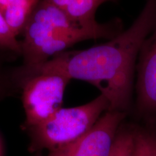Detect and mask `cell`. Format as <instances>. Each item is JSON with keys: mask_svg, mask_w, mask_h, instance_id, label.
I'll list each match as a JSON object with an SVG mask.
<instances>
[{"mask_svg": "<svg viewBox=\"0 0 156 156\" xmlns=\"http://www.w3.org/2000/svg\"><path fill=\"white\" fill-rule=\"evenodd\" d=\"M156 25V0H147L127 30L101 45L62 52L41 64L96 87L108 99V111L125 112L131 103L134 69L140 49Z\"/></svg>", "mask_w": 156, "mask_h": 156, "instance_id": "6da1fadb", "label": "cell"}, {"mask_svg": "<svg viewBox=\"0 0 156 156\" xmlns=\"http://www.w3.org/2000/svg\"><path fill=\"white\" fill-rule=\"evenodd\" d=\"M123 30L120 19L83 25L70 18L64 9L41 0L23 31L21 54L25 68L44 63L76 43L89 39L111 40Z\"/></svg>", "mask_w": 156, "mask_h": 156, "instance_id": "7a4b0ae2", "label": "cell"}, {"mask_svg": "<svg viewBox=\"0 0 156 156\" xmlns=\"http://www.w3.org/2000/svg\"><path fill=\"white\" fill-rule=\"evenodd\" d=\"M109 108L108 99L100 94L82 106L58 109L47 120L29 129V150L49 152L79 140L93 127Z\"/></svg>", "mask_w": 156, "mask_h": 156, "instance_id": "3957f363", "label": "cell"}, {"mask_svg": "<svg viewBox=\"0 0 156 156\" xmlns=\"http://www.w3.org/2000/svg\"><path fill=\"white\" fill-rule=\"evenodd\" d=\"M22 101L28 129L41 124L62 108L64 92L71 80L59 71H23Z\"/></svg>", "mask_w": 156, "mask_h": 156, "instance_id": "277c9868", "label": "cell"}, {"mask_svg": "<svg viewBox=\"0 0 156 156\" xmlns=\"http://www.w3.org/2000/svg\"><path fill=\"white\" fill-rule=\"evenodd\" d=\"M125 116L126 112L107 111L81 138L46 156H108Z\"/></svg>", "mask_w": 156, "mask_h": 156, "instance_id": "5b68a950", "label": "cell"}, {"mask_svg": "<svg viewBox=\"0 0 156 156\" xmlns=\"http://www.w3.org/2000/svg\"><path fill=\"white\" fill-rule=\"evenodd\" d=\"M137 69V104L147 112H156V25L142 44Z\"/></svg>", "mask_w": 156, "mask_h": 156, "instance_id": "8992f818", "label": "cell"}, {"mask_svg": "<svg viewBox=\"0 0 156 156\" xmlns=\"http://www.w3.org/2000/svg\"><path fill=\"white\" fill-rule=\"evenodd\" d=\"M41 0H0V11L14 34L23 33L27 22Z\"/></svg>", "mask_w": 156, "mask_h": 156, "instance_id": "52a82bcc", "label": "cell"}, {"mask_svg": "<svg viewBox=\"0 0 156 156\" xmlns=\"http://www.w3.org/2000/svg\"><path fill=\"white\" fill-rule=\"evenodd\" d=\"M130 156H156V133L134 131L133 145Z\"/></svg>", "mask_w": 156, "mask_h": 156, "instance_id": "ba28073f", "label": "cell"}, {"mask_svg": "<svg viewBox=\"0 0 156 156\" xmlns=\"http://www.w3.org/2000/svg\"><path fill=\"white\" fill-rule=\"evenodd\" d=\"M17 37L0 11V50L21 54V43Z\"/></svg>", "mask_w": 156, "mask_h": 156, "instance_id": "9c48e42d", "label": "cell"}, {"mask_svg": "<svg viewBox=\"0 0 156 156\" xmlns=\"http://www.w3.org/2000/svg\"><path fill=\"white\" fill-rule=\"evenodd\" d=\"M134 131L119 129L108 156H130L133 145Z\"/></svg>", "mask_w": 156, "mask_h": 156, "instance_id": "30bf717a", "label": "cell"}, {"mask_svg": "<svg viewBox=\"0 0 156 156\" xmlns=\"http://www.w3.org/2000/svg\"><path fill=\"white\" fill-rule=\"evenodd\" d=\"M44 1L47 2L51 4V5H55L62 9H64L73 0H44Z\"/></svg>", "mask_w": 156, "mask_h": 156, "instance_id": "8fae6325", "label": "cell"}, {"mask_svg": "<svg viewBox=\"0 0 156 156\" xmlns=\"http://www.w3.org/2000/svg\"><path fill=\"white\" fill-rule=\"evenodd\" d=\"M4 80H5V78H3V75H2L1 73V71H0V90L2 89V85H5L4 84Z\"/></svg>", "mask_w": 156, "mask_h": 156, "instance_id": "7c38bea8", "label": "cell"}, {"mask_svg": "<svg viewBox=\"0 0 156 156\" xmlns=\"http://www.w3.org/2000/svg\"><path fill=\"white\" fill-rule=\"evenodd\" d=\"M98 2H100L101 3V5L105 2H116L118 0H98Z\"/></svg>", "mask_w": 156, "mask_h": 156, "instance_id": "4fadbf2b", "label": "cell"}]
</instances>
